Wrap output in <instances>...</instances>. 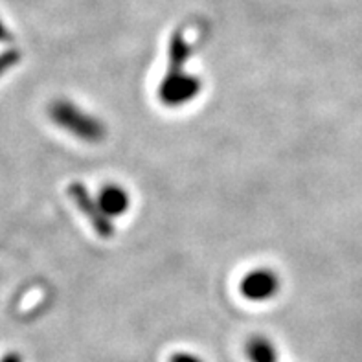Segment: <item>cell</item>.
<instances>
[{
	"instance_id": "1",
	"label": "cell",
	"mask_w": 362,
	"mask_h": 362,
	"mask_svg": "<svg viewBox=\"0 0 362 362\" xmlns=\"http://www.w3.org/2000/svg\"><path fill=\"white\" fill-rule=\"evenodd\" d=\"M48 116L57 127H61L81 142L98 144L105 140L107 136V127L100 118L90 112H85L74 101L64 100V98L52 101L48 105Z\"/></svg>"
},
{
	"instance_id": "2",
	"label": "cell",
	"mask_w": 362,
	"mask_h": 362,
	"mask_svg": "<svg viewBox=\"0 0 362 362\" xmlns=\"http://www.w3.org/2000/svg\"><path fill=\"white\" fill-rule=\"evenodd\" d=\"M202 85L197 76L189 72H168L158 85V100L165 107H182L199 96Z\"/></svg>"
},
{
	"instance_id": "3",
	"label": "cell",
	"mask_w": 362,
	"mask_h": 362,
	"mask_svg": "<svg viewBox=\"0 0 362 362\" xmlns=\"http://www.w3.org/2000/svg\"><path fill=\"white\" fill-rule=\"evenodd\" d=\"M66 193H69V197L72 199V202L78 206V210L81 211L85 219L90 223V226L94 228L100 238L103 239H110L115 235V225H112V221L103 214V210L98 204V199H94L88 193V189L83 186L81 182H72L66 188Z\"/></svg>"
},
{
	"instance_id": "4",
	"label": "cell",
	"mask_w": 362,
	"mask_h": 362,
	"mask_svg": "<svg viewBox=\"0 0 362 362\" xmlns=\"http://www.w3.org/2000/svg\"><path fill=\"white\" fill-rule=\"evenodd\" d=\"M239 291L250 302H267L280 291V276L271 269H254L243 276Z\"/></svg>"
},
{
	"instance_id": "5",
	"label": "cell",
	"mask_w": 362,
	"mask_h": 362,
	"mask_svg": "<svg viewBox=\"0 0 362 362\" xmlns=\"http://www.w3.org/2000/svg\"><path fill=\"white\" fill-rule=\"evenodd\" d=\"M98 204L107 217H119L131 206L129 193L118 184H105L98 193Z\"/></svg>"
},
{
	"instance_id": "6",
	"label": "cell",
	"mask_w": 362,
	"mask_h": 362,
	"mask_svg": "<svg viewBox=\"0 0 362 362\" xmlns=\"http://www.w3.org/2000/svg\"><path fill=\"white\" fill-rule=\"evenodd\" d=\"M192 57V46L182 32H175L168 46V72H180Z\"/></svg>"
},
{
	"instance_id": "7",
	"label": "cell",
	"mask_w": 362,
	"mask_h": 362,
	"mask_svg": "<svg viewBox=\"0 0 362 362\" xmlns=\"http://www.w3.org/2000/svg\"><path fill=\"white\" fill-rule=\"evenodd\" d=\"M245 355L250 362H278V351L274 344L263 335H254L247 340Z\"/></svg>"
},
{
	"instance_id": "8",
	"label": "cell",
	"mask_w": 362,
	"mask_h": 362,
	"mask_svg": "<svg viewBox=\"0 0 362 362\" xmlns=\"http://www.w3.org/2000/svg\"><path fill=\"white\" fill-rule=\"evenodd\" d=\"M18 63H21V52H18L17 48L2 52V54H0V78H2L8 70L17 66Z\"/></svg>"
},
{
	"instance_id": "9",
	"label": "cell",
	"mask_w": 362,
	"mask_h": 362,
	"mask_svg": "<svg viewBox=\"0 0 362 362\" xmlns=\"http://www.w3.org/2000/svg\"><path fill=\"white\" fill-rule=\"evenodd\" d=\"M170 362H202L197 355L186 354V351H179V354H173L170 357Z\"/></svg>"
},
{
	"instance_id": "10",
	"label": "cell",
	"mask_w": 362,
	"mask_h": 362,
	"mask_svg": "<svg viewBox=\"0 0 362 362\" xmlns=\"http://www.w3.org/2000/svg\"><path fill=\"white\" fill-rule=\"evenodd\" d=\"M11 39H13V35H11L8 26H6V24L2 23V18H0V42H9Z\"/></svg>"
},
{
	"instance_id": "11",
	"label": "cell",
	"mask_w": 362,
	"mask_h": 362,
	"mask_svg": "<svg viewBox=\"0 0 362 362\" xmlns=\"http://www.w3.org/2000/svg\"><path fill=\"white\" fill-rule=\"evenodd\" d=\"M0 362H23V357L17 354V351H9L4 357L0 358Z\"/></svg>"
}]
</instances>
